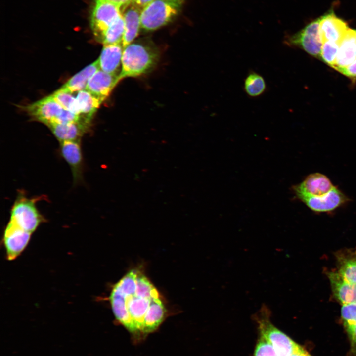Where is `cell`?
<instances>
[{
    "mask_svg": "<svg viewBox=\"0 0 356 356\" xmlns=\"http://www.w3.org/2000/svg\"><path fill=\"white\" fill-rule=\"evenodd\" d=\"M142 9L132 2L124 9L123 14L125 31L122 41L123 48L131 44L137 36L141 28Z\"/></svg>",
    "mask_w": 356,
    "mask_h": 356,
    "instance_id": "obj_19",
    "label": "cell"
},
{
    "mask_svg": "<svg viewBox=\"0 0 356 356\" xmlns=\"http://www.w3.org/2000/svg\"><path fill=\"white\" fill-rule=\"evenodd\" d=\"M154 0H132V3L143 9Z\"/></svg>",
    "mask_w": 356,
    "mask_h": 356,
    "instance_id": "obj_32",
    "label": "cell"
},
{
    "mask_svg": "<svg viewBox=\"0 0 356 356\" xmlns=\"http://www.w3.org/2000/svg\"><path fill=\"white\" fill-rule=\"evenodd\" d=\"M123 15L121 8L108 0H95L91 12L90 26L100 42L107 29Z\"/></svg>",
    "mask_w": 356,
    "mask_h": 356,
    "instance_id": "obj_7",
    "label": "cell"
},
{
    "mask_svg": "<svg viewBox=\"0 0 356 356\" xmlns=\"http://www.w3.org/2000/svg\"><path fill=\"white\" fill-rule=\"evenodd\" d=\"M355 31H356V30H355Z\"/></svg>",
    "mask_w": 356,
    "mask_h": 356,
    "instance_id": "obj_35",
    "label": "cell"
},
{
    "mask_svg": "<svg viewBox=\"0 0 356 356\" xmlns=\"http://www.w3.org/2000/svg\"><path fill=\"white\" fill-rule=\"evenodd\" d=\"M80 142V140L60 142V154L70 167L75 184L83 180L84 159Z\"/></svg>",
    "mask_w": 356,
    "mask_h": 356,
    "instance_id": "obj_11",
    "label": "cell"
},
{
    "mask_svg": "<svg viewBox=\"0 0 356 356\" xmlns=\"http://www.w3.org/2000/svg\"><path fill=\"white\" fill-rule=\"evenodd\" d=\"M254 356H278L273 346L261 337L256 346Z\"/></svg>",
    "mask_w": 356,
    "mask_h": 356,
    "instance_id": "obj_28",
    "label": "cell"
},
{
    "mask_svg": "<svg viewBox=\"0 0 356 356\" xmlns=\"http://www.w3.org/2000/svg\"><path fill=\"white\" fill-rule=\"evenodd\" d=\"M335 258L338 272L347 280L356 284V248L339 250Z\"/></svg>",
    "mask_w": 356,
    "mask_h": 356,
    "instance_id": "obj_20",
    "label": "cell"
},
{
    "mask_svg": "<svg viewBox=\"0 0 356 356\" xmlns=\"http://www.w3.org/2000/svg\"><path fill=\"white\" fill-rule=\"evenodd\" d=\"M120 81L119 76L99 69L89 79L85 89L103 102Z\"/></svg>",
    "mask_w": 356,
    "mask_h": 356,
    "instance_id": "obj_14",
    "label": "cell"
},
{
    "mask_svg": "<svg viewBox=\"0 0 356 356\" xmlns=\"http://www.w3.org/2000/svg\"><path fill=\"white\" fill-rule=\"evenodd\" d=\"M109 299L116 319L135 340L154 332L166 316L159 292L137 269L130 270L114 285Z\"/></svg>",
    "mask_w": 356,
    "mask_h": 356,
    "instance_id": "obj_1",
    "label": "cell"
},
{
    "mask_svg": "<svg viewBox=\"0 0 356 356\" xmlns=\"http://www.w3.org/2000/svg\"><path fill=\"white\" fill-rule=\"evenodd\" d=\"M350 342V354L356 356V323L344 325Z\"/></svg>",
    "mask_w": 356,
    "mask_h": 356,
    "instance_id": "obj_29",
    "label": "cell"
},
{
    "mask_svg": "<svg viewBox=\"0 0 356 356\" xmlns=\"http://www.w3.org/2000/svg\"><path fill=\"white\" fill-rule=\"evenodd\" d=\"M120 6L122 11L131 3L132 0H108Z\"/></svg>",
    "mask_w": 356,
    "mask_h": 356,
    "instance_id": "obj_34",
    "label": "cell"
},
{
    "mask_svg": "<svg viewBox=\"0 0 356 356\" xmlns=\"http://www.w3.org/2000/svg\"><path fill=\"white\" fill-rule=\"evenodd\" d=\"M39 200V197L28 198L20 192L10 210L9 221L33 233L45 221L37 207L36 203Z\"/></svg>",
    "mask_w": 356,
    "mask_h": 356,
    "instance_id": "obj_5",
    "label": "cell"
},
{
    "mask_svg": "<svg viewBox=\"0 0 356 356\" xmlns=\"http://www.w3.org/2000/svg\"><path fill=\"white\" fill-rule=\"evenodd\" d=\"M82 118L68 110L64 109L53 123H67L80 121Z\"/></svg>",
    "mask_w": 356,
    "mask_h": 356,
    "instance_id": "obj_30",
    "label": "cell"
},
{
    "mask_svg": "<svg viewBox=\"0 0 356 356\" xmlns=\"http://www.w3.org/2000/svg\"><path fill=\"white\" fill-rule=\"evenodd\" d=\"M270 316V310L266 304L254 315L261 336L273 346L278 356H291L299 345L276 327Z\"/></svg>",
    "mask_w": 356,
    "mask_h": 356,
    "instance_id": "obj_4",
    "label": "cell"
},
{
    "mask_svg": "<svg viewBox=\"0 0 356 356\" xmlns=\"http://www.w3.org/2000/svg\"><path fill=\"white\" fill-rule=\"evenodd\" d=\"M244 90L251 98H257L263 95L267 89L264 77L258 73L251 71L246 76L243 84Z\"/></svg>",
    "mask_w": 356,
    "mask_h": 356,
    "instance_id": "obj_23",
    "label": "cell"
},
{
    "mask_svg": "<svg viewBox=\"0 0 356 356\" xmlns=\"http://www.w3.org/2000/svg\"><path fill=\"white\" fill-rule=\"evenodd\" d=\"M76 93V97L80 109V116L91 123L93 116L102 102L86 89Z\"/></svg>",
    "mask_w": 356,
    "mask_h": 356,
    "instance_id": "obj_22",
    "label": "cell"
},
{
    "mask_svg": "<svg viewBox=\"0 0 356 356\" xmlns=\"http://www.w3.org/2000/svg\"><path fill=\"white\" fill-rule=\"evenodd\" d=\"M185 0H154L142 10L141 28L156 30L166 26L179 14Z\"/></svg>",
    "mask_w": 356,
    "mask_h": 356,
    "instance_id": "obj_3",
    "label": "cell"
},
{
    "mask_svg": "<svg viewBox=\"0 0 356 356\" xmlns=\"http://www.w3.org/2000/svg\"><path fill=\"white\" fill-rule=\"evenodd\" d=\"M348 29L347 23L336 16L333 10L321 16L320 33L322 43L331 41L339 45Z\"/></svg>",
    "mask_w": 356,
    "mask_h": 356,
    "instance_id": "obj_13",
    "label": "cell"
},
{
    "mask_svg": "<svg viewBox=\"0 0 356 356\" xmlns=\"http://www.w3.org/2000/svg\"><path fill=\"white\" fill-rule=\"evenodd\" d=\"M341 314L344 325L356 323V303L342 305Z\"/></svg>",
    "mask_w": 356,
    "mask_h": 356,
    "instance_id": "obj_27",
    "label": "cell"
},
{
    "mask_svg": "<svg viewBox=\"0 0 356 356\" xmlns=\"http://www.w3.org/2000/svg\"><path fill=\"white\" fill-rule=\"evenodd\" d=\"M32 119L45 125L53 123L64 109L51 95L24 106Z\"/></svg>",
    "mask_w": 356,
    "mask_h": 356,
    "instance_id": "obj_10",
    "label": "cell"
},
{
    "mask_svg": "<svg viewBox=\"0 0 356 356\" xmlns=\"http://www.w3.org/2000/svg\"><path fill=\"white\" fill-rule=\"evenodd\" d=\"M339 46L338 44L333 42H323L320 59L332 67L336 60Z\"/></svg>",
    "mask_w": 356,
    "mask_h": 356,
    "instance_id": "obj_26",
    "label": "cell"
},
{
    "mask_svg": "<svg viewBox=\"0 0 356 356\" xmlns=\"http://www.w3.org/2000/svg\"><path fill=\"white\" fill-rule=\"evenodd\" d=\"M99 69L97 59L72 77L60 89L72 93L85 89L89 79Z\"/></svg>",
    "mask_w": 356,
    "mask_h": 356,
    "instance_id": "obj_21",
    "label": "cell"
},
{
    "mask_svg": "<svg viewBox=\"0 0 356 356\" xmlns=\"http://www.w3.org/2000/svg\"><path fill=\"white\" fill-rule=\"evenodd\" d=\"M32 234L9 221L2 237L6 257L8 261H13L20 255L27 246Z\"/></svg>",
    "mask_w": 356,
    "mask_h": 356,
    "instance_id": "obj_8",
    "label": "cell"
},
{
    "mask_svg": "<svg viewBox=\"0 0 356 356\" xmlns=\"http://www.w3.org/2000/svg\"><path fill=\"white\" fill-rule=\"evenodd\" d=\"M125 31V22L122 15L105 32L101 42L104 45L122 44Z\"/></svg>",
    "mask_w": 356,
    "mask_h": 356,
    "instance_id": "obj_25",
    "label": "cell"
},
{
    "mask_svg": "<svg viewBox=\"0 0 356 356\" xmlns=\"http://www.w3.org/2000/svg\"><path fill=\"white\" fill-rule=\"evenodd\" d=\"M332 293L342 305L356 303V284L345 279L338 271L327 273Z\"/></svg>",
    "mask_w": 356,
    "mask_h": 356,
    "instance_id": "obj_16",
    "label": "cell"
},
{
    "mask_svg": "<svg viewBox=\"0 0 356 356\" xmlns=\"http://www.w3.org/2000/svg\"><path fill=\"white\" fill-rule=\"evenodd\" d=\"M340 72L351 79L356 80V59L352 63H351L345 68L342 70Z\"/></svg>",
    "mask_w": 356,
    "mask_h": 356,
    "instance_id": "obj_31",
    "label": "cell"
},
{
    "mask_svg": "<svg viewBox=\"0 0 356 356\" xmlns=\"http://www.w3.org/2000/svg\"><path fill=\"white\" fill-rule=\"evenodd\" d=\"M89 123L81 119L80 121L67 123H51L46 126L59 142L80 140L88 131Z\"/></svg>",
    "mask_w": 356,
    "mask_h": 356,
    "instance_id": "obj_15",
    "label": "cell"
},
{
    "mask_svg": "<svg viewBox=\"0 0 356 356\" xmlns=\"http://www.w3.org/2000/svg\"><path fill=\"white\" fill-rule=\"evenodd\" d=\"M51 95L64 109L80 116L81 112L79 105L74 93L64 90L60 88Z\"/></svg>",
    "mask_w": 356,
    "mask_h": 356,
    "instance_id": "obj_24",
    "label": "cell"
},
{
    "mask_svg": "<svg viewBox=\"0 0 356 356\" xmlns=\"http://www.w3.org/2000/svg\"><path fill=\"white\" fill-rule=\"evenodd\" d=\"M356 59V31L350 28L340 42L335 62L332 67L339 72Z\"/></svg>",
    "mask_w": 356,
    "mask_h": 356,
    "instance_id": "obj_17",
    "label": "cell"
},
{
    "mask_svg": "<svg viewBox=\"0 0 356 356\" xmlns=\"http://www.w3.org/2000/svg\"><path fill=\"white\" fill-rule=\"evenodd\" d=\"M159 57V51L153 45L144 42L132 43L123 49L120 80L149 72L157 64Z\"/></svg>",
    "mask_w": 356,
    "mask_h": 356,
    "instance_id": "obj_2",
    "label": "cell"
},
{
    "mask_svg": "<svg viewBox=\"0 0 356 356\" xmlns=\"http://www.w3.org/2000/svg\"><path fill=\"white\" fill-rule=\"evenodd\" d=\"M335 187L325 175L315 173L308 175L300 183L293 186V190L300 200L309 197L323 196Z\"/></svg>",
    "mask_w": 356,
    "mask_h": 356,
    "instance_id": "obj_9",
    "label": "cell"
},
{
    "mask_svg": "<svg viewBox=\"0 0 356 356\" xmlns=\"http://www.w3.org/2000/svg\"><path fill=\"white\" fill-rule=\"evenodd\" d=\"M123 49L122 44L104 45L98 59L100 69L120 76Z\"/></svg>",
    "mask_w": 356,
    "mask_h": 356,
    "instance_id": "obj_18",
    "label": "cell"
},
{
    "mask_svg": "<svg viewBox=\"0 0 356 356\" xmlns=\"http://www.w3.org/2000/svg\"><path fill=\"white\" fill-rule=\"evenodd\" d=\"M321 16L307 24L299 31L286 35L283 43L291 47L303 49L310 55L320 58L322 41L320 33Z\"/></svg>",
    "mask_w": 356,
    "mask_h": 356,
    "instance_id": "obj_6",
    "label": "cell"
},
{
    "mask_svg": "<svg viewBox=\"0 0 356 356\" xmlns=\"http://www.w3.org/2000/svg\"><path fill=\"white\" fill-rule=\"evenodd\" d=\"M291 356H312L305 349L298 345Z\"/></svg>",
    "mask_w": 356,
    "mask_h": 356,
    "instance_id": "obj_33",
    "label": "cell"
},
{
    "mask_svg": "<svg viewBox=\"0 0 356 356\" xmlns=\"http://www.w3.org/2000/svg\"><path fill=\"white\" fill-rule=\"evenodd\" d=\"M312 211L316 213L332 212L345 205L348 198L337 187L319 197H309L301 199Z\"/></svg>",
    "mask_w": 356,
    "mask_h": 356,
    "instance_id": "obj_12",
    "label": "cell"
}]
</instances>
